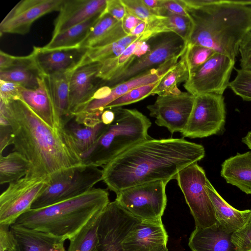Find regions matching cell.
Returning <instances> with one entry per match:
<instances>
[{
    "label": "cell",
    "instance_id": "obj_1",
    "mask_svg": "<svg viewBox=\"0 0 251 251\" xmlns=\"http://www.w3.org/2000/svg\"><path fill=\"white\" fill-rule=\"evenodd\" d=\"M205 156L201 144L181 138L148 139L131 147L102 167V180L115 194L133 186L175 179Z\"/></svg>",
    "mask_w": 251,
    "mask_h": 251
},
{
    "label": "cell",
    "instance_id": "obj_2",
    "mask_svg": "<svg viewBox=\"0 0 251 251\" xmlns=\"http://www.w3.org/2000/svg\"><path fill=\"white\" fill-rule=\"evenodd\" d=\"M0 101V115L10 123L14 151L30 164L26 176L48 177L56 171L83 163L64 128L51 127L20 99Z\"/></svg>",
    "mask_w": 251,
    "mask_h": 251
},
{
    "label": "cell",
    "instance_id": "obj_3",
    "mask_svg": "<svg viewBox=\"0 0 251 251\" xmlns=\"http://www.w3.org/2000/svg\"><path fill=\"white\" fill-rule=\"evenodd\" d=\"M207 3L186 5L193 24L187 44L209 48L235 60L241 42L251 31V0H208Z\"/></svg>",
    "mask_w": 251,
    "mask_h": 251
},
{
    "label": "cell",
    "instance_id": "obj_4",
    "mask_svg": "<svg viewBox=\"0 0 251 251\" xmlns=\"http://www.w3.org/2000/svg\"><path fill=\"white\" fill-rule=\"evenodd\" d=\"M109 202L107 190L94 187L74 198L45 207L31 209L13 225L69 240Z\"/></svg>",
    "mask_w": 251,
    "mask_h": 251
},
{
    "label": "cell",
    "instance_id": "obj_5",
    "mask_svg": "<svg viewBox=\"0 0 251 251\" xmlns=\"http://www.w3.org/2000/svg\"><path fill=\"white\" fill-rule=\"evenodd\" d=\"M114 121L107 125L83 163L103 167L119 154L144 140L151 138L150 119L136 109L113 108Z\"/></svg>",
    "mask_w": 251,
    "mask_h": 251
},
{
    "label": "cell",
    "instance_id": "obj_6",
    "mask_svg": "<svg viewBox=\"0 0 251 251\" xmlns=\"http://www.w3.org/2000/svg\"><path fill=\"white\" fill-rule=\"evenodd\" d=\"M102 178V170L90 164L56 171L48 177L46 187L31 209L45 207L79 196L93 188Z\"/></svg>",
    "mask_w": 251,
    "mask_h": 251
},
{
    "label": "cell",
    "instance_id": "obj_7",
    "mask_svg": "<svg viewBox=\"0 0 251 251\" xmlns=\"http://www.w3.org/2000/svg\"><path fill=\"white\" fill-rule=\"evenodd\" d=\"M167 180H158L125 189L116 194L115 201L126 211L140 221L163 223L167 205Z\"/></svg>",
    "mask_w": 251,
    "mask_h": 251
},
{
    "label": "cell",
    "instance_id": "obj_8",
    "mask_svg": "<svg viewBox=\"0 0 251 251\" xmlns=\"http://www.w3.org/2000/svg\"><path fill=\"white\" fill-rule=\"evenodd\" d=\"M149 51L144 55L135 58L122 73L103 86L112 87L141 73L158 67L167 60L181 57L187 48V42L172 32L157 34L147 41Z\"/></svg>",
    "mask_w": 251,
    "mask_h": 251
},
{
    "label": "cell",
    "instance_id": "obj_9",
    "mask_svg": "<svg viewBox=\"0 0 251 251\" xmlns=\"http://www.w3.org/2000/svg\"><path fill=\"white\" fill-rule=\"evenodd\" d=\"M176 179L184 195L195 223V227L205 228L217 223L214 208L207 193L204 170L194 163L182 169Z\"/></svg>",
    "mask_w": 251,
    "mask_h": 251
},
{
    "label": "cell",
    "instance_id": "obj_10",
    "mask_svg": "<svg viewBox=\"0 0 251 251\" xmlns=\"http://www.w3.org/2000/svg\"><path fill=\"white\" fill-rule=\"evenodd\" d=\"M226 118L223 95L206 93L197 95L188 121L181 134L183 138H189L219 134L223 131Z\"/></svg>",
    "mask_w": 251,
    "mask_h": 251
},
{
    "label": "cell",
    "instance_id": "obj_11",
    "mask_svg": "<svg viewBox=\"0 0 251 251\" xmlns=\"http://www.w3.org/2000/svg\"><path fill=\"white\" fill-rule=\"evenodd\" d=\"M48 177L22 178L9 184L0 196V225H13L32 204L46 187Z\"/></svg>",
    "mask_w": 251,
    "mask_h": 251
},
{
    "label": "cell",
    "instance_id": "obj_12",
    "mask_svg": "<svg viewBox=\"0 0 251 251\" xmlns=\"http://www.w3.org/2000/svg\"><path fill=\"white\" fill-rule=\"evenodd\" d=\"M235 60L215 52L204 64L190 75L183 84L187 92L194 96L213 93L223 95L229 86Z\"/></svg>",
    "mask_w": 251,
    "mask_h": 251
},
{
    "label": "cell",
    "instance_id": "obj_13",
    "mask_svg": "<svg viewBox=\"0 0 251 251\" xmlns=\"http://www.w3.org/2000/svg\"><path fill=\"white\" fill-rule=\"evenodd\" d=\"M140 221L116 201L110 202L100 215L97 251H124L122 247L124 238Z\"/></svg>",
    "mask_w": 251,
    "mask_h": 251
},
{
    "label": "cell",
    "instance_id": "obj_14",
    "mask_svg": "<svg viewBox=\"0 0 251 251\" xmlns=\"http://www.w3.org/2000/svg\"><path fill=\"white\" fill-rule=\"evenodd\" d=\"M195 96L188 92L158 96L152 104L147 106L150 116L155 123L168 129L173 134L181 132L192 111Z\"/></svg>",
    "mask_w": 251,
    "mask_h": 251
},
{
    "label": "cell",
    "instance_id": "obj_15",
    "mask_svg": "<svg viewBox=\"0 0 251 251\" xmlns=\"http://www.w3.org/2000/svg\"><path fill=\"white\" fill-rule=\"evenodd\" d=\"M64 0H22L18 2L0 24V35H25L33 23L41 17L59 11Z\"/></svg>",
    "mask_w": 251,
    "mask_h": 251
},
{
    "label": "cell",
    "instance_id": "obj_16",
    "mask_svg": "<svg viewBox=\"0 0 251 251\" xmlns=\"http://www.w3.org/2000/svg\"><path fill=\"white\" fill-rule=\"evenodd\" d=\"M171 70L162 64L112 87L103 86L100 89L102 92L96 96V99L91 100L82 112L101 114L104 108L114 100L134 88L159 81Z\"/></svg>",
    "mask_w": 251,
    "mask_h": 251
},
{
    "label": "cell",
    "instance_id": "obj_17",
    "mask_svg": "<svg viewBox=\"0 0 251 251\" xmlns=\"http://www.w3.org/2000/svg\"><path fill=\"white\" fill-rule=\"evenodd\" d=\"M101 65L100 62H83L74 72L69 90L70 112L74 118L93 99L99 86L98 80H100L97 75Z\"/></svg>",
    "mask_w": 251,
    "mask_h": 251
},
{
    "label": "cell",
    "instance_id": "obj_18",
    "mask_svg": "<svg viewBox=\"0 0 251 251\" xmlns=\"http://www.w3.org/2000/svg\"><path fill=\"white\" fill-rule=\"evenodd\" d=\"M168 234L163 223L140 221L122 242L124 251H164Z\"/></svg>",
    "mask_w": 251,
    "mask_h": 251
},
{
    "label": "cell",
    "instance_id": "obj_19",
    "mask_svg": "<svg viewBox=\"0 0 251 251\" xmlns=\"http://www.w3.org/2000/svg\"><path fill=\"white\" fill-rule=\"evenodd\" d=\"M107 0H64L54 23L52 36L105 12Z\"/></svg>",
    "mask_w": 251,
    "mask_h": 251
},
{
    "label": "cell",
    "instance_id": "obj_20",
    "mask_svg": "<svg viewBox=\"0 0 251 251\" xmlns=\"http://www.w3.org/2000/svg\"><path fill=\"white\" fill-rule=\"evenodd\" d=\"M38 82V86L34 89L22 86L19 99L50 126L61 128L45 76L39 78Z\"/></svg>",
    "mask_w": 251,
    "mask_h": 251
},
{
    "label": "cell",
    "instance_id": "obj_21",
    "mask_svg": "<svg viewBox=\"0 0 251 251\" xmlns=\"http://www.w3.org/2000/svg\"><path fill=\"white\" fill-rule=\"evenodd\" d=\"M86 50H46L34 47L31 52L35 63L44 76L64 72L80 61Z\"/></svg>",
    "mask_w": 251,
    "mask_h": 251
},
{
    "label": "cell",
    "instance_id": "obj_22",
    "mask_svg": "<svg viewBox=\"0 0 251 251\" xmlns=\"http://www.w3.org/2000/svg\"><path fill=\"white\" fill-rule=\"evenodd\" d=\"M84 61V54L78 63L72 68L62 73L45 76L53 101L61 128L73 118L70 107V83L75 69Z\"/></svg>",
    "mask_w": 251,
    "mask_h": 251
},
{
    "label": "cell",
    "instance_id": "obj_23",
    "mask_svg": "<svg viewBox=\"0 0 251 251\" xmlns=\"http://www.w3.org/2000/svg\"><path fill=\"white\" fill-rule=\"evenodd\" d=\"M217 224L193 230L188 245L192 251H237L231 235Z\"/></svg>",
    "mask_w": 251,
    "mask_h": 251
},
{
    "label": "cell",
    "instance_id": "obj_24",
    "mask_svg": "<svg viewBox=\"0 0 251 251\" xmlns=\"http://www.w3.org/2000/svg\"><path fill=\"white\" fill-rule=\"evenodd\" d=\"M43 76L31 52L24 56L11 55L9 68L0 70V80L17 83L27 89L37 88L38 80Z\"/></svg>",
    "mask_w": 251,
    "mask_h": 251
},
{
    "label": "cell",
    "instance_id": "obj_25",
    "mask_svg": "<svg viewBox=\"0 0 251 251\" xmlns=\"http://www.w3.org/2000/svg\"><path fill=\"white\" fill-rule=\"evenodd\" d=\"M10 228L16 242L14 251H66L61 238L15 225Z\"/></svg>",
    "mask_w": 251,
    "mask_h": 251
},
{
    "label": "cell",
    "instance_id": "obj_26",
    "mask_svg": "<svg viewBox=\"0 0 251 251\" xmlns=\"http://www.w3.org/2000/svg\"><path fill=\"white\" fill-rule=\"evenodd\" d=\"M127 35L123 29L122 21H118L104 12L90 29L80 49L107 45Z\"/></svg>",
    "mask_w": 251,
    "mask_h": 251
},
{
    "label": "cell",
    "instance_id": "obj_27",
    "mask_svg": "<svg viewBox=\"0 0 251 251\" xmlns=\"http://www.w3.org/2000/svg\"><path fill=\"white\" fill-rule=\"evenodd\" d=\"M206 188L212 202L216 224L229 233L241 227L251 214V209L239 210L228 204L217 192L209 180Z\"/></svg>",
    "mask_w": 251,
    "mask_h": 251
},
{
    "label": "cell",
    "instance_id": "obj_28",
    "mask_svg": "<svg viewBox=\"0 0 251 251\" xmlns=\"http://www.w3.org/2000/svg\"><path fill=\"white\" fill-rule=\"evenodd\" d=\"M221 176L227 183L251 194V151L226 159L222 164Z\"/></svg>",
    "mask_w": 251,
    "mask_h": 251
},
{
    "label": "cell",
    "instance_id": "obj_29",
    "mask_svg": "<svg viewBox=\"0 0 251 251\" xmlns=\"http://www.w3.org/2000/svg\"><path fill=\"white\" fill-rule=\"evenodd\" d=\"M192 26L189 16L175 14L162 8L160 16L148 24L147 31L151 37L160 33L174 32L187 42L191 35Z\"/></svg>",
    "mask_w": 251,
    "mask_h": 251
},
{
    "label": "cell",
    "instance_id": "obj_30",
    "mask_svg": "<svg viewBox=\"0 0 251 251\" xmlns=\"http://www.w3.org/2000/svg\"><path fill=\"white\" fill-rule=\"evenodd\" d=\"M102 15L99 14L52 36L42 48L46 50L80 49L90 29Z\"/></svg>",
    "mask_w": 251,
    "mask_h": 251
},
{
    "label": "cell",
    "instance_id": "obj_31",
    "mask_svg": "<svg viewBox=\"0 0 251 251\" xmlns=\"http://www.w3.org/2000/svg\"><path fill=\"white\" fill-rule=\"evenodd\" d=\"M106 126L103 122L93 126H87L76 122L73 119L64 128L83 159L93 148Z\"/></svg>",
    "mask_w": 251,
    "mask_h": 251
},
{
    "label": "cell",
    "instance_id": "obj_32",
    "mask_svg": "<svg viewBox=\"0 0 251 251\" xmlns=\"http://www.w3.org/2000/svg\"><path fill=\"white\" fill-rule=\"evenodd\" d=\"M190 76L187 48L176 65L160 80L152 94L163 96L178 94L182 92L177 87L181 82H186Z\"/></svg>",
    "mask_w": 251,
    "mask_h": 251
},
{
    "label": "cell",
    "instance_id": "obj_33",
    "mask_svg": "<svg viewBox=\"0 0 251 251\" xmlns=\"http://www.w3.org/2000/svg\"><path fill=\"white\" fill-rule=\"evenodd\" d=\"M30 169L29 162L16 151L0 155V184H10L22 178Z\"/></svg>",
    "mask_w": 251,
    "mask_h": 251
},
{
    "label": "cell",
    "instance_id": "obj_34",
    "mask_svg": "<svg viewBox=\"0 0 251 251\" xmlns=\"http://www.w3.org/2000/svg\"><path fill=\"white\" fill-rule=\"evenodd\" d=\"M101 213L93 217L69 240L70 244L66 251H97V232Z\"/></svg>",
    "mask_w": 251,
    "mask_h": 251
},
{
    "label": "cell",
    "instance_id": "obj_35",
    "mask_svg": "<svg viewBox=\"0 0 251 251\" xmlns=\"http://www.w3.org/2000/svg\"><path fill=\"white\" fill-rule=\"evenodd\" d=\"M139 40V38L118 57L101 63L97 77L103 82H106L122 73L136 58L133 53Z\"/></svg>",
    "mask_w": 251,
    "mask_h": 251
},
{
    "label": "cell",
    "instance_id": "obj_36",
    "mask_svg": "<svg viewBox=\"0 0 251 251\" xmlns=\"http://www.w3.org/2000/svg\"><path fill=\"white\" fill-rule=\"evenodd\" d=\"M119 40L113 43L86 49L84 63L100 62L102 63L120 56L126 49Z\"/></svg>",
    "mask_w": 251,
    "mask_h": 251
},
{
    "label": "cell",
    "instance_id": "obj_37",
    "mask_svg": "<svg viewBox=\"0 0 251 251\" xmlns=\"http://www.w3.org/2000/svg\"><path fill=\"white\" fill-rule=\"evenodd\" d=\"M159 81L130 90L108 104L104 109L122 107L144 99L150 95H152V92L159 84Z\"/></svg>",
    "mask_w": 251,
    "mask_h": 251
},
{
    "label": "cell",
    "instance_id": "obj_38",
    "mask_svg": "<svg viewBox=\"0 0 251 251\" xmlns=\"http://www.w3.org/2000/svg\"><path fill=\"white\" fill-rule=\"evenodd\" d=\"M187 52L190 75L204 64L215 53L204 46L187 44Z\"/></svg>",
    "mask_w": 251,
    "mask_h": 251
},
{
    "label": "cell",
    "instance_id": "obj_39",
    "mask_svg": "<svg viewBox=\"0 0 251 251\" xmlns=\"http://www.w3.org/2000/svg\"><path fill=\"white\" fill-rule=\"evenodd\" d=\"M235 70L236 76L228 87L244 100L251 101V72L241 68Z\"/></svg>",
    "mask_w": 251,
    "mask_h": 251
},
{
    "label": "cell",
    "instance_id": "obj_40",
    "mask_svg": "<svg viewBox=\"0 0 251 251\" xmlns=\"http://www.w3.org/2000/svg\"><path fill=\"white\" fill-rule=\"evenodd\" d=\"M231 240L237 251L251 250V214L245 224L232 233Z\"/></svg>",
    "mask_w": 251,
    "mask_h": 251
},
{
    "label": "cell",
    "instance_id": "obj_41",
    "mask_svg": "<svg viewBox=\"0 0 251 251\" xmlns=\"http://www.w3.org/2000/svg\"><path fill=\"white\" fill-rule=\"evenodd\" d=\"M126 11L148 24L154 21L158 15L153 13L143 0H121Z\"/></svg>",
    "mask_w": 251,
    "mask_h": 251
},
{
    "label": "cell",
    "instance_id": "obj_42",
    "mask_svg": "<svg viewBox=\"0 0 251 251\" xmlns=\"http://www.w3.org/2000/svg\"><path fill=\"white\" fill-rule=\"evenodd\" d=\"M21 87L17 83L0 80V100L7 103L19 99Z\"/></svg>",
    "mask_w": 251,
    "mask_h": 251
},
{
    "label": "cell",
    "instance_id": "obj_43",
    "mask_svg": "<svg viewBox=\"0 0 251 251\" xmlns=\"http://www.w3.org/2000/svg\"><path fill=\"white\" fill-rule=\"evenodd\" d=\"M239 52L241 55V69L251 72V31L246 36L241 42Z\"/></svg>",
    "mask_w": 251,
    "mask_h": 251
},
{
    "label": "cell",
    "instance_id": "obj_44",
    "mask_svg": "<svg viewBox=\"0 0 251 251\" xmlns=\"http://www.w3.org/2000/svg\"><path fill=\"white\" fill-rule=\"evenodd\" d=\"M15 244L10 226L0 225V251H14Z\"/></svg>",
    "mask_w": 251,
    "mask_h": 251
},
{
    "label": "cell",
    "instance_id": "obj_45",
    "mask_svg": "<svg viewBox=\"0 0 251 251\" xmlns=\"http://www.w3.org/2000/svg\"><path fill=\"white\" fill-rule=\"evenodd\" d=\"M105 12L121 21L126 14V10L121 0H107Z\"/></svg>",
    "mask_w": 251,
    "mask_h": 251
},
{
    "label": "cell",
    "instance_id": "obj_46",
    "mask_svg": "<svg viewBox=\"0 0 251 251\" xmlns=\"http://www.w3.org/2000/svg\"><path fill=\"white\" fill-rule=\"evenodd\" d=\"M161 7L172 13L189 16L183 0H161Z\"/></svg>",
    "mask_w": 251,
    "mask_h": 251
},
{
    "label": "cell",
    "instance_id": "obj_47",
    "mask_svg": "<svg viewBox=\"0 0 251 251\" xmlns=\"http://www.w3.org/2000/svg\"><path fill=\"white\" fill-rule=\"evenodd\" d=\"M0 155L9 145L12 144L11 128L9 126H0Z\"/></svg>",
    "mask_w": 251,
    "mask_h": 251
},
{
    "label": "cell",
    "instance_id": "obj_48",
    "mask_svg": "<svg viewBox=\"0 0 251 251\" xmlns=\"http://www.w3.org/2000/svg\"><path fill=\"white\" fill-rule=\"evenodd\" d=\"M122 21L123 29L128 35L132 30L142 22L141 20L127 11L126 15Z\"/></svg>",
    "mask_w": 251,
    "mask_h": 251
},
{
    "label": "cell",
    "instance_id": "obj_49",
    "mask_svg": "<svg viewBox=\"0 0 251 251\" xmlns=\"http://www.w3.org/2000/svg\"><path fill=\"white\" fill-rule=\"evenodd\" d=\"M150 45L147 41L139 40L134 51V55L139 58L145 55L149 50Z\"/></svg>",
    "mask_w": 251,
    "mask_h": 251
},
{
    "label": "cell",
    "instance_id": "obj_50",
    "mask_svg": "<svg viewBox=\"0 0 251 251\" xmlns=\"http://www.w3.org/2000/svg\"><path fill=\"white\" fill-rule=\"evenodd\" d=\"M115 116L113 108L105 109L101 114V119L103 123L107 126L114 121Z\"/></svg>",
    "mask_w": 251,
    "mask_h": 251
},
{
    "label": "cell",
    "instance_id": "obj_51",
    "mask_svg": "<svg viewBox=\"0 0 251 251\" xmlns=\"http://www.w3.org/2000/svg\"><path fill=\"white\" fill-rule=\"evenodd\" d=\"M147 27V23L142 21L132 30L129 35L139 37L146 31Z\"/></svg>",
    "mask_w": 251,
    "mask_h": 251
},
{
    "label": "cell",
    "instance_id": "obj_52",
    "mask_svg": "<svg viewBox=\"0 0 251 251\" xmlns=\"http://www.w3.org/2000/svg\"><path fill=\"white\" fill-rule=\"evenodd\" d=\"M242 142L251 150V131L248 132L242 139Z\"/></svg>",
    "mask_w": 251,
    "mask_h": 251
},
{
    "label": "cell",
    "instance_id": "obj_53",
    "mask_svg": "<svg viewBox=\"0 0 251 251\" xmlns=\"http://www.w3.org/2000/svg\"><path fill=\"white\" fill-rule=\"evenodd\" d=\"M164 251H168L167 247L165 249Z\"/></svg>",
    "mask_w": 251,
    "mask_h": 251
},
{
    "label": "cell",
    "instance_id": "obj_54",
    "mask_svg": "<svg viewBox=\"0 0 251 251\" xmlns=\"http://www.w3.org/2000/svg\"></svg>",
    "mask_w": 251,
    "mask_h": 251
}]
</instances>
